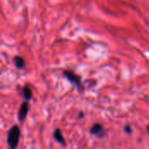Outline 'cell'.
<instances>
[{
	"mask_svg": "<svg viewBox=\"0 0 149 149\" xmlns=\"http://www.w3.org/2000/svg\"><path fill=\"white\" fill-rule=\"evenodd\" d=\"M20 134H21L20 128L17 125L12 126L10 127V129L8 131V134H7V143H8V146L11 149L17 148L18 143H19Z\"/></svg>",
	"mask_w": 149,
	"mask_h": 149,
	"instance_id": "6da1fadb",
	"label": "cell"
},
{
	"mask_svg": "<svg viewBox=\"0 0 149 149\" xmlns=\"http://www.w3.org/2000/svg\"><path fill=\"white\" fill-rule=\"evenodd\" d=\"M63 75L74 86H76L77 88H80L82 86V84H81V79H80V77L78 76L77 74L73 73L72 72H70V71H64L63 72Z\"/></svg>",
	"mask_w": 149,
	"mask_h": 149,
	"instance_id": "7a4b0ae2",
	"label": "cell"
},
{
	"mask_svg": "<svg viewBox=\"0 0 149 149\" xmlns=\"http://www.w3.org/2000/svg\"><path fill=\"white\" fill-rule=\"evenodd\" d=\"M30 110V105L28 101H24L21 104L18 113H17V119L19 120V122H23L25 118L27 117L28 112Z\"/></svg>",
	"mask_w": 149,
	"mask_h": 149,
	"instance_id": "3957f363",
	"label": "cell"
},
{
	"mask_svg": "<svg viewBox=\"0 0 149 149\" xmlns=\"http://www.w3.org/2000/svg\"><path fill=\"white\" fill-rule=\"evenodd\" d=\"M53 136H54V139H55L59 144H61L62 146H65V145H66V144H65V138L63 137V134H62V132H61L60 129L57 128L56 130H54V132H53Z\"/></svg>",
	"mask_w": 149,
	"mask_h": 149,
	"instance_id": "277c9868",
	"label": "cell"
},
{
	"mask_svg": "<svg viewBox=\"0 0 149 149\" xmlns=\"http://www.w3.org/2000/svg\"><path fill=\"white\" fill-rule=\"evenodd\" d=\"M90 132L93 135L100 136V134H103L104 129H103V127L100 124H95L94 126H93V127L91 128V131Z\"/></svg>",
	"mask_w": 149,
	"mask_h": 149,
	"instance_id": "5b68a950",
	"label": "cell"
},
{
	"mask_svg": "<svg viewBox=\"0 0 149 149\" xmlns=\"http://www.w3.org/2000/svg\"><path fill=\"white\" fill-rule=\"evenodd\" d=\"M13 60H14L15 65H16V67L17 69H20L21 70V69H24L25 67V61H24V59L22 57L16 56Z\"/></svg>",
	"mask_w": 149,
	"mask_h": 149,
	"instance_id": "8992f818",
	"label": "cell"
},
{
	"mask_svg": "<svg viewBox=\"0 0 149 149\" xmlns=\"http://www.w3.org/2000/svg\"><path fill=\"white\" fill-rule=\"evenodd\" d=\"M23 97L24 98V100L26 101H29L31 100L32 98V92L31 90V88L29 87V86H24L23 88Z\"/></svg>",
	"mask_w": 149,
	"mask_h": 149,
	"instance_id": "52a82bcc",
	"label": "cell"
},
{
	"mask_svg": "<svg viewBox=\"0 0 149 149\" xmlns=\"http://www.w3.org/2000/svg\"><path fill=\"white\" fill-rule=\"evenodd\" d=\"M126 130H127L128 133H131V129H130V127H126Z\"/></svg>",
	"mask_w": 149,
	"mask_h": 149,
	"instance_id": "ba28073f",
	"label": "cell"
},
{
	"mask_svg": "<svg viewBox=\"0 0 149 149\" xmlns=\"http://www.w3.org/2000/svg\"><path fill=\"white\" fill-rule=\"evenodd\" d=\"M148 133H149V125L148 126Z\"/></svg>",
	"mask_w": 149,
	"mask_h": 149,
	"instance_id": "9c48e42d",
	"label": "cell"
}]
</instances>
